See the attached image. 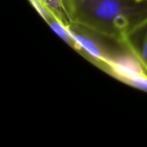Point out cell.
Returning <instances> with one entry per match:
<instances>
[{
	"label": "cell",
	"instance_id": "6da1fadb",
	"mask_svg": "<svg viewBox=\"0 0 147 147\" xmlns=\"http://www.w3.org/2000/svg\"><path fill=\"white\" fill-rule=\"evenodd\" d=\"M65 20L92 34L130 44L141 4L135 0H60Z\"/></svg>",
	"mask_w": 147,
	"mask_h": 147
},
{
	"label": "cell",
	"instance_id": "7a4b0ae2",
	"mask_svg": "<svg viewBox=\"0 0 147 147\" xmlns=\"http://www.w3.org/2000/svg\"><path fill=\"white\" fill-rule=\"evenodd\" d=\"M67 27L72 38L74 39L77 45L78 46L79 50L85 51L92 58H95L104 64L112 56L111 54L108 53L103 49H102L101 47L96 43V41L94 40L92 38H90L89 34H85L84 33H80L79 31H77L75 28L71 27V24H67Z\"/></svg>",
	"mask_w": 147,
	"mask_h": 147
},
{
	"label": "cell",
	"instance_id": "3957f363",
	"mask_svg": "<svg viewBox=\"0 0 147 147\" xmlns=\"http://www.w3.org/2000/svg\"><path fill=\"white\" fill-rule=\"evenodd\" d=\"M134 55L140 60L147 73V31L144 34L138 47H132Z\"/></svg>",
	"mask_w": 147,
	"mask_h": 147
},
{
	"label": "cell",
	"instance_id": "277c9868",
	"mask_svg": "<svg viewBox=\"0 0 147 147\" xmlns=\"http://www.w3.org/2000/svg\"><path fill=\"white\" fill-rule=\"evenodd\" d=\"M46 6H47L53 13H55L59 18L63 19L64 21L65 20L63 13H62V9H61V2L60 0H40Z\"/></svg>",
	"mask_w": 147,
	"mask_h": 147
},
{
	"label": "cell",
	"instance_id": "5b68a950",
	"mask_svg": "<svg viewBox=\"0 0 147 147\" xmlns=\"http://www.w3.org/2000/svg\"><path fill=\"white\" fill-rule=\"evenodd\" d=\"M137 3H141V4H143V5H146V9H147V0H135Z\"/></svg>",
	"mask_w": 147,
	"mask_h": 147
}]
</instances>
